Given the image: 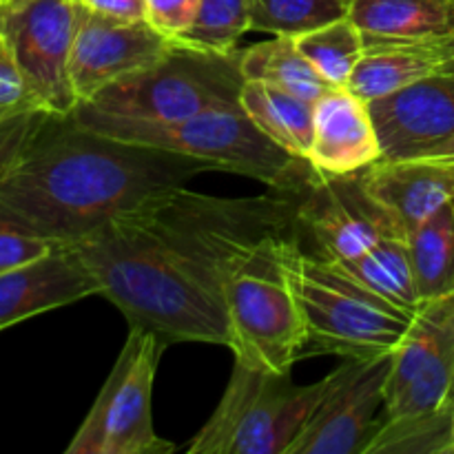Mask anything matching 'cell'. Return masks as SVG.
<instances>
[{
  "label": "cell",
  "instance_id": "obj_1",
  "mask_svg": "<svg viewBox=\"0 0 454 454\" xmlns=\"http://www.w3.org/2000/svg\"><path fill=\"white\" fill-rule=\"evenodd\" d=\"M300 193L220 198L171 186L71 247L131 328L153 333L164 346L229 348L226 279L269 242L297 238Z\"/></svg>",
  "mask_w": 454,
  "mask_h": 454
},
{
  "label": "cell",
  "instance_id": "obj_2",
  "mask_svg": "<svg viewBox=\"0 0 454 454\" xmlns=\"http://www.w3.org/2000/svg\"><path fill=\"white\" fill-rule=\"evenodd\" d=\"M204 171L215 167L114 140L74 114L35 106L0 124V226L71 247L151 193Z\"/></svg>",
  "mask_w": 454,
  "mask_h": 454
},
{
  "label": "cell",
  "instance_id": "obj_3",
  "mask_svg": "<svg viewBox=\"0 0 454 454\" xmlns=\"http://www.w3.org/2000/svg\"><path fill=\"white\" fill-rule=\"evenodd\" d=\"M279 264L300 304L306 340L301 359L315 355L372 357L393 353L415 313L368 291L331 260L284 239Z\"/></svg>",
  "mask_w": 454,
  "mask_h": 454
},
{
  "label": "cell",
  "instance_id": "obj_4",
  "mask_svg": "<svg viewBox=\"0 0 454 454\" xmlns=\"http://www.w3.org/2000/svg\"><path fill=\"white\" fill-rule=\"evenodd\" d=\"M75 120L93 131L127 145L168 151L202 160L215 171L253 177L269 189L300 193L315 168L306 158H293L253 124L242 109L208 111L177 122L115 118L78 105Z\"/></svg>",
  "mask_w": 454,
  "mask_h": 454
},
{
  "label": "cell",
  "instance_id": "obj_5",
  "mask_svg": "<svg viewBox=\"0 0 454 454\" xmlns=\"http://www.w3.org/2000/svg\"><path fill=\"white\" fill-rule=\"evenodd\" d=\"M244 82L242 49L217 53L173 43L155 65L124 75L80 105L115 118L177 122L208 111L242 109Z\"/></svg>",
  "mask_w": 454,
  "mask_h": 454
},
{
  "label": "cell",
  "instance_id": "obj_6",
  "mask_svg": "<svg viewBox=\"0 0 454 454\" xmlns=\"http://www.w3.org/2000/svg\"><path fill=\"white\" fill-rule=\"evenodd\" d=\"M331 386L293 384L291 372H270L235 359L220 403L184 448L189 454H286Z\"/></svg>",
  "mask_w": 454,
  "mask_h": 454
},
{
  "label": "cell",
  "instance_id": "obj_7",
  "mask_svg": "<svg viewBox=\"0 0 454 454\" xmlns=\"http://www.w3.org/2000/svg\"><path fill=\"white\" fill-rule=\"evenodd\" d=\"M284 239L262 247L224 284L229 348L235 359L279 375L301 359L306 340L300 304L279 264Z\"/></svg>",
  "mask_w": 454,
  "mask_h": 454
},
{
  "label": "cell",
  "instance_id": "obj_8",
  "mask_svg": "<svg viewBox=\"0 0 454 454\" xmlns=\"http://www.w3.org/2000/svg\"><path fill=\"white\" fill-rule=\"evenodd\" d=\"M164 344L131 328L105 386L98 393L67 454H168L177 446L158 437L151 415L153 381Z\"/></svg>",
  "mask_w": 454,
  "mask_h": 454
},
{
  "label": "cell",
  "instance_id": "obj_9",
  "mask_svg": "<svg viewBox=\"0 0 454 454\" xmlns=\"http://www.w3.org/2000/svg\"><path fill=\"white\" fill-rule=\"evenodd\" d=\"M80 0H13L0 4V34L40 109L74 114L80 105L69 74L82 20Z\"/></svg>",
  "mask_w": 454,
  "mask_h": 454
},
{
  "label": "cell",
  "instance_id": "obj_10",
  "mask_svg": "<svg viewBox=\"0 0 454 454\" xmlns=\"http://www.w3.org/2000/svg\"><path fill=\"white\" fill-rule=\"evenodd\" d=\"M454 293L421 301L393 350L381 417H411L452 408Z\"/></svg>",
  "mask_w": 454,
  "mask_h": 454
},
{
  "label": "cell",
  "instance_id": "obj_11",
  "mask_svg": "<svg viewBox=\"0 0 454 454\" xmlns=\"http://www.w3.org/2000/svg\"><path fill=\"white\" fill-rule=\"evenodd\" d=\"M393 353L348 357L286 454H364L381 421Z\"/></svg>",
  "mask_w": 454,
  "mask_h": 454
},
{
  "label": "cell",
  "instance_id": "obj_12",
  "mask_svg": "<svg viewBox=\"0 0 454 454\" xmlns=\"http://www.w3.org/2000/svg\"><path fill=\"white\" fill-rule=\"evenodd\" d=\"M403 233L366 193L359 173L322 176L315 171L297 204V239L313 242V255L355 260L384 235ZM406 235V233H403Z\"/></svg>",
  "mask_w": 454,
  "mask_h": 454
},
{
  "label": "cell",
  "instance_id": "obj_13",
  "mask_svg": "<svg viewBox=\"0 0 454 454\" xmlns=\"http://www.w3.org/2000/svg\"><path fill=\"white\" fill-rule=\"evenodd\" d=\"M176 40L142 20L102 16L84 7L74 49L69 74L80 102H89L120 78L155 65L168 53Z\"/></svg>",
  "mask_w": 454,
  "mask_h": 454
},
{
  "label": "cell",
  "instance_id": "obj_14",
  "mask_svg": "<svg viewBox=\"0 0 454 454\" xmlns=\"http://www.w3.org/2000/svg\"><path fill=\"white\" fill-rule=\"evenodd\" d=\"M368 105L386 160L417 158L454 136L452 74H434Z\"/></svg>",
  "mask_w": 454,
  "mask_h": 454
},
{
  "label": "cell",
  "instance_id": "obj_15",
  "mask_svg": "<svg viewBox=\"0 0 454 454\" xmlns=\"http://www.w3.org/2000/svg\"><path fill=\"white\" fill-rule=\"evenodd\" d=\"M91 295H100L96 275L74 247L62 244L0 275V331Z\"/></svg>",
  "mask_w": 454,
  "mask_h": 454
},
{
  "label": "cell",
  "instance_id": "obj_16",
  "mask_svg": "<svg viewBox=\"0 0 454 454\" xmlns=\"http://www.w3.org/2000/svg\"><path fill=\"white\" fill-rule=\"evenodd\" d=\"M306 160L322 176H353L381 160L371 105L348 87L328 89L313 102V140Z\"/></svg>",
  "mask_w": 454,
  "mask_h": 454
},
{
  "label": "cell",
  "instance_id": "obj_17",
  "mask_svg": "<svg viewBox=\"0 0 454 454\" xmlns=\"http://www.w3.org/2000/svg\"><path fill=\"white\" fill-rule=\"evenodd\" d=\"M359 177L408 238L454 200V168L428 158H381L359 171Z\"/></svg>",
  "mask_w": 454,
  "mask_h": 454
},
{
  "label": "cell",
  "instance_id": "obj_18",
  "mask_svg": "<svg viewBox=\"0 0 454 454\" xmlns=\"http://www.w3.org/2000/svg\"><path fill=\"white\" fill-rule=\"evenodd\" d=\"M364 47L430 44L454 31V0H350Z\"/></svg>",
  "mask_w": 454,
  "mask_h": 454
},
{
  "label": "cell",
  "instance_id": "obj_19",
  "mask_svg": "<svg viewBox=\"0 0 454 454\" xmlns=\"http://www.w3.org/2000/svg\"><path fill=\"white\" fill-rule=\"evenodd\" d=\"M442 69L439 40L412 47L366 49L350 75L348 89L366 102L381 100L430 78Z\"/></svg>",
  "mask_w": 454,
  "mask_h": 454
},
{
  "label": "cell",
  "instance_id": "obj_20",
  "mask_svg": "<svg viewBox=\"0 0 454 454\" xmlns=\"http://www.w3.org/2000/svg\"><path fill=\"white\" fill-rule=\"evenodd\" d=\"M346 275L377 293L384 300L393 301L399 309L415 313L419 309L415 269H412L411 242L403 233H388L364 255L355 260H331Z\"/></svg>",
  "mask_w": 454,
  "mask_h": 454
},
{
  "label": "cell",
  "instance_id": "obj_21",
  "mask_svg": "<svg viewBox=\"0 0 454 454\" xmlns=\"http://www.w3.org/2000/svg\"><path fill=\"white\" fill-rule=\"evenodd\" d=\"M242 109L264 136L293 158H306L313 140V102L262 82H244Z\"/></svg>",
  "mask_w": 454,
  "mask_h": 454
},
{
  "label": "cell",
  "instance_id": "obj_22",
  "mask_svg": "<svg viewBox=\"0 0 454 454\" xmlns=\"http://www.w3.org/2000/svg\"><path fill=\"white\" fill-rule=\"evenodd\" d=\"M242 75L247 82L269 84L309 102H315L333 89L310 67L293 35H273L270 40L242 49Z\"/></svg>",
  "mask_w": 454,
  "mask_h": 454
},
{
  "label": "cell",
  "instance_id": "obj_23",
  "mask_svg": "<svg viewBox=\"0 0 454 454\" xmlns=\"http://www.w3.org/2000/svg\"><path fill=\"white\" fill-rule=\"evenodd\" d=\"M295 43L310 67L333 89L348 87L350 75L366 51L362 31L348 16L295 35Z\"/></svg>",
  "mask_w": 454,
  "mask_h": 454
},
{
  "label": "cell",
  "instance_id": "obj_24",
  "mask_svg": "<svg viewBox=\"0 0 454 454\" xmlns=\"http://www.w3.org/2000/svg\"><path fill=\"white\" fill-rule=\"evenodd\" d=\"M452 408L411 417H381L364 454H452Z\"/></svg>",
  "mask_w": 454,
  "mask_h": 454
},
{
  "label": "cell",
  "instance_id": "obj_25",
  "mask_svg": "<svg viewBox=\"0 0 454 454\" xmlns=\"http://www.w3.org/2000/svg\"><path fill=\"white\" fill-rule=\"evenodd\" d=\"M251 31L301 35L348 16L350 0H247Z\"/></svg>",
  "mask_w": 454,
  "mask_h": 454
},
{
  "label": "cell",
  "instance_id": "obj_26",
  "mask_svg": "<svg viewBox=\"0 0 454 454\" xmlns=\"http://www.w3.org/2000/svg\"><path fill=\"white\" fill-rule=\"evenodd\" d=\"M251 31L247 0H200L193 22L176 43L202 51L229 53L238 49V40Z\"/></svg>",
  "mask_w": 454,
  "mask_h": 454
},
{
  "label": "cell",
  "instance_id": "obj_27",
  "mask_svg": "<svg viewBox=\"0 0 454 454\" xmlns=\"http://www.w3.org/2000/svg\"><path fill=\"white\" fill-rule=\"evenodd\" d=\"M56 247H62V244L0 226V275L20 269V266L29 264L34 260H40Z\"/></svg>",
  "mask_w": 454,
  "mask_h": 454
},
{
  "label": "cell",
  "instance_id": "obj_28",
  "mask_svg": "<svg viewBox=\"0 0 454 454\" xmlns=\"http://www.w3.org/2000/svg\"><path fill=\"white\" fill-rule=\"evenodd\" d=\"M200 0H146V20L153 29L176 40L193 22Z\"/></svg>",
  "mask_w": 454,
  "mask_h": 454
},
{
  "label": "cell",
  "instance_id": "obj_29",
  "mask_svg": "<svg viewBox=\"0 0 454 454\" xmlns=\"http://www.w3.org/2000/svg\"><path fill=\"white\" fill-rule=\"evenodd\" d=\"M35 106L38 102L27 89L13 58L0 62V124L25 114V111L35 109Z\"/></svg>",
  "mask_w": 454,
  "mask_h": 454
},
{
  "label": "cell",
  "instance_id": "obj_30",
  "mask_svg": "<svg viewBox=\"0 0 454 454\" xmlns=\"http://www.w3.org/2000/svg\"><path fill=\"white\" fill-rule=\"evenodd\" d=\"M89 12L102 13L124 20H142L146 18V0H80Z\"/></svg>",
  "mask_w": 454,
  "mask_h": 454
},
{
  "label": "cell",
  "instance_id": "obj_31",
  "mask_svg": "<svg viewBox=\"0 0 454 454\" xmlns=\"http://www.w3.org/2000/svg\"><path fill=\"white\" fill-rule=\"evenodd\" d=\"M417 158H428V160H434V162L448 164V167L454 168V136L448 137V140L442 142V145L433 146V149L426 151V153L417 155Z\"/></svg>",
  "mask_w": 454,
  "mask_h": 454
},
{
  "label": "cell",
  "instance_id": "obj_32",
  "mask_svg": "<svg viewBox=\"0 0 454 454\" xmlns=\"http://www.w3.org/2000/svg\"><path fill=\"white\" fill-rule=\"evenodd\" d=\"M439 51H442V69H439V74L454 75V31L439 40Z\"/></svg>",
  "mask_w": 454,
  "mask_h": 454
},
{
  "label": "cell",
  "instance_id": "obj_33",
  "mask_svg": "<svg viewBox=\"0 0 454 454\" xmlns=\"http://www.w3.org/2000/svg\"><path fill=\"white\" fill-rule=\"evenodd\" d=\"M3 60H12V51H9L7 40H4L3 34H0V62Z\"/></svg>",
  "mask_w": 454,
  "mask_h": 454
},
{
  "label": "cell",
  "instance_id": "obj_34",
  "mask_svg": "<svg viewBox=\"0 0 454 454\" xmlns=\"http://www.w3.org/2000/svg\"><path fill=\"white\" fill-rule=\"evenodd\" d=\"M450 437H452V454H454V406H452V424H450Z\"/></svg>",
  "mask_w": 454,
  "mask_h": 454
},
{
  "label": "cell",
  "instance_id": "obj_35",
  "mask_svg": "<svg viewBox=\"0 0 454 454\" xmlns=\"http://www.w3.org/2000/svg\"><path fill=\"white\" fill-rule=\"evenodd\" d=\"M448 403H450V406H454V384H452V388H450V397H448Z\"/></svg>",
  "mask_w": 454,
  "mask_h": 454
},
{
  "label": "cell",
  "instance_id": "obj_36",
  "mask_svg": "<svg viewBox=\"0 0 454 454\" xmlns=\"http://www.w3.org/2000/svg\"><path fill=\"white\" fill-rule=\"evenodd\" d=\"M3 3H13V0H3ZM3 3H0V4H3Z\"/></svg>",
  "mask_w": 454,
  "mask_h": 454
},
{
  "label": "cell",
  "instance_id": "obj_37",
  "mask_svg": "<svg viewBox=\"0 0 454 454\" xmlns=\"http://www.w3.org/2000/svg\"><path fill=\"white\" fill-rule=\"evenodd\" d=\"M0 3H3V0H0Z\"/></svg>",
  "mask_w": 454,
  "mask_h": 454
}]
</instances>
